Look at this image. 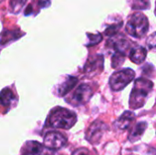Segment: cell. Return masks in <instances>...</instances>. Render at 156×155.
Here are the masks:
<instances>
[{
  "label": "cell",
  "instance_id": "obj_1",
  "mask_svg": "<svg viewBox=\"0 0 156 155\" xmlns=\"http://www.w3.org/2000/svg\"><path fill=\"white\" fill-rule=\"evenodd\" d=\"M154 84L151 80L139 78L135 80L134 86L131 92L129 105L133 110H137L144 106L153 90Z\"/></svg>",
  "mask_w": 156,
  "mask_h": 155
},
{
  "label": "cell",
  "instance_id": "obj_2",
  "mask_svg": "<svg viewBox=\"0 0 156 155\" xmlns=\"http://www.w3.org/2000/svg\"><path fill=\"white\" fill-rule=\"evenodd\" d=\"M77 122V115L75 112L66 109L57 107L51 111L48 115V124L56 129L69 130Z\"/></svg>",
  "mask_w": 156,
  "mask_h": 155
},
{
  "label": "cell",
  "instance_id": "obj_3",
  "mask_svg": "<svg viewBox=\"0 0 156 155\" xmlns=\"http://www.w3.org/2000/svg\"><path fill=\"white\" fill-rule=\"evenodd\" d=\"M126 32L136 38L144 37L149 29V21L147 16L141 12H136L131 15L126 24Z\"/></svg>",
  "mask_w": 156,
  "mask_h": 155
},
{
  "label": "cell",
  "instance_id": "obj_4",
  "mask_svg": "<svg viewBox=\"0 0 156 155\" xmlns=\"http://www.w3.org/2000/svg\"><path fill=\"white\" fill-rule=\"evenodd\" d=\"M135 78V72L131 69H123L114 72L110 78V87L114 91L122 90Z\"/></svg>",
  "mask_w": 156,
  "mask_h": 155
},
{
  "label": "cell",
  "instance_id": "obj_5",
  "mask_svg": "<svg viewBox=\"0 0 156 155\" xmlns=\"http://www.w3.org/2000/svg\"><path fill=\"white\" fill-rule=\"evenodd\" d=\"M92 95H93L92 88L89 84L83 83L76 88L75 91L73 92V94L69 100V102L73 106L83 105L90 101Z\"/></svg>",
  "mask_w": 156,
  "mask_h": 155
},
{
  "label": "cell",
  "instance_id": "obj_6",
  "mask_svg": "<svg viewBox=\"0 0 156 155\" xmlns=\"http://www.w3.org/2000/svg\"><path fill=\"white\" fill-rule=\"evenodd\" d=\"M66 144L67 138L58 132H49L44 138V146L49 150H59Z\"/></svg>",
  "mask_w": 156,
  "mask_h": 155
},
{
  "label": "cell",
  "instance_id": "obj_7",
  "mask_svg": "<svg viewBox=\"0 0 156 155\" xmlns=\"http://www.w3.org/2000/svg\"><path fill=\"white\" fill-rule=\"evenodd\" d=\"M106 129H107V125L104 122L101 121L94 122L93 123H91V125L90 126L87 132V134H86L87 140L91 143H97L98 141L101 139Z\"/></svg>",
  "mask_w": 156,
  "mask_h": 155
},
{
  "label": "cell",
  "instance_id": "obj_8",
  "mask_svg": "<svg viewBox=\"0 0 156 155\" xmlns=\"http://www.w3.org/2000/svg\"><path fill=\"white\" fill-rule=\"evenodd\" d=\"M103 57L101 55H96L90 58L84 67V71L89 76H94L103 70Z\"/></svg>",
  "mask_w": 156,
  "mask_h": 155
},
{
  "label": "cell",
  "instance_id": "obj_9",
  "mask_svg": "<svg viewBox=\"0 0 156 155\" xmlns=\"http://www.w3.org/2000/svg\"><path fill=\"white\" fill-rule=\"evenodd\" d=\"M16 102V98L11 89L5 88L0 92V110L9 111Z\"/></svg>",
  "mask_w": 156,
  "mask_h": 155
},
{
  "label": "cell",
  "instance_id": "obj_10",
  "mask_svg": "<svg viewBox=\"0 0 156 155\" xmlns=\"http://www.w3.org/2000/svg\"><path fill=\"white\" fill-rule=\"evenodd\" d=\"M135 120L134 112L131 111H124L114 122V126L120 131H125L131 127Z\"/></svg>",
  "mask_w": 156,
  "mask_h": 155
},
{
  "label": "cell",
  "instance_id": "obj_11",
  "mask_svg": "<svg viewBox=\"0 0 156 155\" xmlns=\"http://www.w3.org/2000/svg\"><path fill=\"white\" fill-rule=\"evenodd\" d=\"M43 145L36 141H27L21 148V155H41Z\"/></svg>",
  "mask_w": 156,
  "mask_h": 155
},
{
  "label": "cell",
  "instance_id": "obj_12",
  "mask_svg": "<svg viewBox=\"0 0 156 155\" xmlns=\"http://www.w3.org/2000/svg\"><path fill=\"white\" fill-rule=\"evenodd\" d=\"M146 56H147V50L142 46H135L131 49L129 54L130 59L137 65L143 63L146 58Z\"/></svg>",
  "mask_w": 156,
  "mask_h": 155
},
{
  "label": "cell",
  "instance_id": "obj_13",
  "mask_svg": "<svg viewBox=\"0 0 156 155\" xmlns=\"http://www.w3.org/2000/svg\"><path fill=\"white\" fill-rule=\"evenodd\" d=\"M78 79L74 77L69 76L66 78L65 80H63L58 87V94L59 97H64L67 95L77 84Z\"/></svg>",
  "mask_w": 156,
  "mask_h": 155
},
{
  "label": "cell",
  "instance_id": "obj_14",
  "mask_svg": "<svg viewBox=\"0 0 156 155\" xmlns=\"http://www.w3.org/2000/svg\"><path fill=\"white\" fill-rule=\"evenodd\" d=\"M147 127H148V124L146 122H140L136 123V125L133 127L132 132L130 133V136H129L130 142L134 143V142L139 141L142 138V136L144 135Z\"/></svg>",
  "mask_w": 156,
  "mask_h": 155
},
{
  "label": "cell",
  "instance_id": "obj_15",
  "mask_svg": "<svg viewBox=\"0 0 156 155\" xmlns=\"http://www.w3.org/2000/svg\"><path fill=\"white\" fill-rule=\"evenodd\" d=\"M112 47H113L115 53L125 56V54L129 48V40L126 39L125 37L115 38V39H113Z\"/></svg>",
  "mask_w": 156,
  "mask_h": 155
},
{
  "label": "cell",
  "instance_id": "obj_16",
  "mask_svg": "<svg viewBox=\"0 0 156 155\" xmlns=\"http://www.w3.org/2000/svg\"><path fill=\"white\" fill-rule=\"evenodd\" d=\"M129 4L133 10H145L150 8V0H129Z\"/></svg>",
  "mask_w": 156,
  "mask_h": 155
},
{
  "label": "cell",
  "instance_id": "obj_17",
  "mask_svg": "<svg viewBox=\"0 0 156 155\" xmlns=\"http://www.w3.org/2000/svg\"><path fill=\"white\" fill-rule=\"evenodd\" d=\"M27 0H10L9 11L13 14H18L25 6Z\"/></svg>",
  "mask_w": 156,
  "mask_h": 155
},
{
  "label": "cell",
  "instance_id": "obj_18",
  "mask_svg": "<svg viewBox=\"0 0 156 155\" xmlns=\"http://www.w3.org/2000/svg\"><path fill=\"white\" fill-rule=\"evenodd\" d=\"M88 37V43L86 44L87 47H90V46H95L97 44H99L101 40H102V36L100 33L97 34H87Z\"/></svg>",
  "mask_w": 156,
  "mask_h": 155
},
{
  "label": "cell",
  "instance_id": "obj_19",
  "mask_svg": "<svg viewBox=\"0 0 156 155\" xmlns=\"http://www.w3.org/2000/svg\"><path fill=\"white\" fill-rule=\"evenodd\" d=\"M124 57L123 55H121V54H117L115 53L113 56H112V66L113 69H116L120 66H122L124 62Z\"/></svg>",
  "mask_w": 156,
  "mask_h": 155
},
{
  "label": "cell",
  "instance_id": "obj_20",
  "mask_svg": "<svg viewBox=\"0 0 156 155\" xmlns=\"http://www.w3.org/2000/svg\"><path fill=\"white\" fill-rule=\"evenodd\" d=\"M72 155H89V153L86 149H78L73 153Z\"/></svg>",
  "mask_w": 156,
  "mask_h": 155
},
{
  "label": "cell",
  "instance_id": "obj_21",
  "mask_svg": "<svg viewBox=\"0 0 156 155\" xmlns=\"http://www.w3.org/2000/svg\"><path fill=\"white\" fill-rule=\"evenodd\" d=\"M39 7L43 8V7H47L50 5V0H39L38 2Z\"/></svg>",
  "mask_w": 156,
  "mask_h": 155
},
{
  "label": "cell",
  "instance_id": "obj_22",
  "mask_svg": "<svg viewBox=\"0 0 156 155\" xmlns=\"http://www.w3.org/2000/svg\"><path fill=\"white\" fill-rule=\"evenodd\" d=\"M2 1H3V0H0V3H1V2H2Z\"/></svg>",
  "mask_w": 156,
  "mask_h": 155
},
{
  "label": "cell",
  "instance_id": "obj_23",
  "mask_svg": "<svg viewBox=\"0 0 156 155\" xmlns=\"http://www.w3.org/2000/svg\"><path fill=\"white\" fill-rule=\"evenodd\" d=\"M129 155H135V154H129Z\"/></svg>",
  "mask_w": 156,
  "mask_h": 155
}]
</instances>
